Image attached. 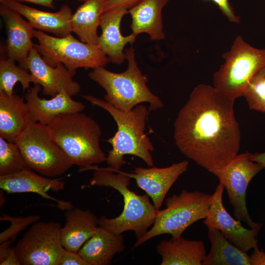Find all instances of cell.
<instances>
[{
	"label": "cell",
	"instance_id": "obj_12",
	"mask_svg": "<svg viewBox=\"0 0 265 265\" xmlns=\"http://www.w3.org/2000/svg\"><path fill=\"white\" fill-rule=\"evenodd\" d=\"M224 189L223 184L219 182L212 194L211 207L203 222L207 227L218 229L230 241L247 252L258 246V233L243 227L240 221L233 218L227 211L223 203Z\"/></svg>",
	"mask_w": 265,
	"mask_h": 265
},
{
	"label": "cell",
	"instance_id": "obj_13",
	"mask_svg": "<svg viewBox=\"0 0 265 265\" xmlns=\"http://www.w3.org/2000/svg\"><path fill=\"white\" fill-rule=\"evenodd\" d=\"M19 65L33 75L37 84L42 87L44 95L53 97L65 90L73 96L81 90L79 83L73 79L75 73L69 71L61 63L55 67L49 65L34 48Z\"/></svg>",
	"mask_w": 265,
	"mask_h": 265
},
{
	"label": "cell",
	"instance_id": "obj_19",
	"mask_svg": "<svg viewBox=\"0 0 265 265\" xmlns=\"http://www.w3.org/2000/svg\"><path fill=\"white\" fill-rule=\"evenodd\" d=\"M0 15L6 32L7 57L20 65L33 48L32 38L34 29L19 13L1 4Z\"/></svg>",
	"mask_w": 265,
	"mask_h": 265
},
{
	"label": "cell",
	"instance_id": "obj_17",
	"mask_svg": "<svg viewBox=\"0 0 265 265\" xmlns=\"http://www.w3.org/2000/svg\"><path fill=\"white\" fill-rule=\"evenodd\" d=\"M128 13L125 6H117L104 11L101 16L100 27L101 35L97 46L108 58L109 61L120 65L126 60L124 47L128 44H133L136 36L132 33L123 36L120 25L123 16Z\"/></svg>",
	"mask_w": 265,
	"mask_h": 265
},
{
	"label": "cell",
	"instance_id": "obj_21",
	"mask_svg": "<svg viewBox=\"0 0 265 265\" xmlns=\"http://www.w3.org/2000/svg\"><path fill=\"white\" fill-rule=\"evenodd\" d=\"M125 247L122 234L112 233L99 226L78 253L89 265H109L115 254L123 252Z\"/></svg>",
	"mask_w": 265,
	"mask_h": 265
},
{
	"label": "cell",
	"instance_id": "obj_40",
	"mask_svg": "<svg viewBox=\"0 0 265 265\" xmlns=\"http://www.w3.org/2000/svg\"><path fill=\"white\" fill-rule=\"evenodd\" d=\"M77 0L80 2H84L85 1L87 0Z\"/></svg>",
	"mask_w": 265,
	"mask_h": 265
},
{
	"label": "cell",
	"instance_id": "obj_16",
	"mask_svg": "<svg viewBox=\"0 0 265 265\" xmlns=\"http://www.w3.org/2000/svg\"><path fill=\"white\" fill-rule=\"evenodd\" d=\"M64 187V181L42 176L27 167L11 174L0 176V188L7 193H35L43 198L57 202L61 210H67L74 207L71 203L56 199L47 193L50 190L58 191Z\"/></svg>",
	"mask_w": 265,
	"mask_h": 265
},
{
	"label": "cell",
	"instance_id": "obj_33",
	"mask_svg": "<svg viewBox=\"0 0 265 265\" xmlns=\"http://www.w3.org/2000/svg\"><path fill=\"white\" fill-rule=\"evenodd\" d=\"M141 0H107L103 7L102 12L117 6H125L128 9Z\"/></svg>",
	"mask_w": 265,
	"mask_h": 265
},
{
	"label": "cell",
	"instance_id": "obj_32",
	"mask_svg": "<svg viewBox=\"0 0 265 265\" xmlns=\"http://www.w3.org/2000/svg\"><path fill=\"white\" fill-rule=\"evenodd\" d=\"M218 6L222 13L232 22L239 23V18L237 16L230 4L229 0H212Z\"/></svg>",
	"mask_w": 265,
	"mask_h": 265
},
{
	"label": "cell",
	"instance_id": "obj_26",
	"mask_svg": "<svg viewBox=\"0 0 265 265\" xmlns=\"http://www.w3.org/2000/svg\"><path fill=\"white\" fill-rule=\"evenodd\" d=\"M207 228L211 248L202 265H250L247 252L230 241L218 229Z\"/></svg>",
	"mask_w": 265,
	"mask_h": 265
},
{
	"label": "cell",
	"instance_id": "obj_30",
	"mask_svg": "<svg viewBox=\"0 0 265 265\" xmlns=\"http://www.w3.org/2000/svg\"><path fill=\"white\" fill-rule=\"evenodd\" d=\"M40 219V217L37 215H28L26 217H15L2 214L0 217V221H8L10 225L0 233V243L10 240L13 241L20 232L29 225L39 221Z\"/></svg>",
	"mask_w": 265,
	"mask_h": 265
},
{
	"label": "cell",
	"instance_id": "obj_39",
	"mask_svg": "<svg viewBox=\"0 0 265 265\" xmlns=\"http://www.w3.org/2000/svg\"><path fill=\"white\" fill-rule=\"evenodd\" d=\"M6 202V199L5 198L3 193L0 191V207L2 206Z\"/></svg>",
	"mask_w": 265,
	"mask_h": 265
},
{
	"label": "cell",
	"instance_id": "obj_3",
	"mask_svg": "<svg viewBox=\"0 0 265 265\" xmlns=\"http://www.w3.org/2000/svg\"><path fill=\"white\" fill-rule=\"evenodd\" d=\"M86 170H93L91 186H109L117 190L123 198V210L120 215L108 218L102 215L99 226L112 233L121 234L128 231L134 233L136 239L142 238L154 223L158 211L146 194L138 195L129 186L131 178L125 172L113 171L109 167L92 165Z\"/></svg>",
	"mask_w": 265,
	"mask_h": 265
},
{
	"label": "cell",
	"instance_id": "obj_11",
	"mask_svg": "<svg viewBox=\"0 0 265 265\" xmlns=\"http://www.w3.org/2000/svg\"><path fill=\"white\" fill-rule=\"evenodd\" d=\"M249 156V152L237 154L216 177L227 191L234 217L259 233L263 224L254 222L251 218L246 206V196L250 182L264 168L251 160Z\"/></svg>",
	"mask_w": 265,
	"mask_h": 265
},
{
	"label": "cell",
	"instance_id": "obj_9",
	"mask_svg": "<svg viewBox=\"0 0 265 265\" xmlns=\"http://www.w3.org/2000/svg\"><path fill=\"white\" fill-rule=\"evenodd\" d=\"M33 38L38 41L33 48L49 65L63 64L75 73L80 68L94 69L104 67L109 62L107 56L98 48L75 38L72 34L58 37L34 29Z\"/></svg>",
	"mask_w": 265,
	"mask_h": 265
},
{
	"label": "cell",
	"instance_id": "obj_41",
	"mask_svg": "<svg viewBox=\"0 0 265 265\" xmlns=\"http://www.w3.org/2000/svg\"></svg>",
	"mask_w": 265,
	"mask_h": 265
},
{
	"label": "cell",
	"instance_id": "obj_29",
	"mask_svg": "<svg viewBox=\"0 0 265 265\" xmlns=\"http://www.w3.org/2000/svg\"><path fill=\"white\" fill-rule=\"evenodd\" d=\"M243 96L250 109L265 112V67L252 78Z\"/></svg>",
	"mask_w": 265,
	"mask_h": 265
},
{
	"label": "cell",
	"instance_id": "obj_35",
	"mask_svg": "<svg viewBox=\"0 0 265 265\" xmlns=\"http://www.w3.org/2000/svg\"><path fill=\"white\" fill-rule=\"evenodd\" d=\"M0 265H21L14 247H11L6 258L1 263Z\"/></svg>",
	"mask_w": 265,
	"mask_h": 265
},
{
	"label": "cell",
	"instance_id": "obj_14",
	"mask_svg": "<svg viewBox=\"0 0 265 265\" xmlns=\"http://www.w3.org/2000/svg\"><path fill=\"white\" fill-rule=\"evenodd\" d=\"M188 164V161L185 160L163 168L136 167L132 172L125 173L135 180L137 186L149 196L159 211L169 190L187 170Z\"/></svg>",
	"mask_w": 265,
	"mask_h": 265
},
{
	"label": "cell",
	"instance_id": "obj_38",
	"mask_svg": "<svg viewBox=\"0 0 265 265\" xmlns=\"http://www.w3.org/2000/svg\"><path fill=\"white\" fill-rule=\"evenodd\" d=\"M249 157L251 160L261 164L265 169V152L250 153Z\"/></svg>",
	"mask_w": 265,
	"mask_h": 265
},
{
	"label": "cell",
	"instance_id": "obj_20",
	"mask_svg": "<svg viewBox=\"0 0 265 265\" xmlns=\"http://www.w3.org/2000/svg\"><path fill=\"white\" fill-rule=\"evenodd\" d=\"M65 217L61 230L62 244L66 249L78 252L96 232L99 218L89 209L74 207L66 211Z\"/></svg>",
	"mask_w": 265,
	"mask_h": 265
},
{
	"label": "cell",
	"instance_id": "obj_5",
	"mask_svg": "<svg viewBox=\"0 0 265 265\" xmlns=\"http://www.w3.org/2000/svg\"><path fill=\"white\" fill-rule=\"evenodd\" d=\"M125 53L128 67L124 72L115 73L101 67L90 72L89 78L105 90L104 100L120 110L130 111L142 103H149L150 111L162 108L163 104L160 98L147 85V77L138 67L133 47Z\"/></svg>",
	"mask_w": 265,
	"mask_h": 265
},
{
	"label": "cell",
	"instance_id": "obj_7",
	"mask_svg": "<svg viewBox=\"0 0 265 265\" xmlns=\"http://www.w3.org/2000/svg\"><path fill=\"white\" fill-rule=\"evenodd\" d=\"M222 57L225 62L213 75V86L235 100L243 96L250 80L265 67V49L255 48L238 36Z\"/></svg>",
	"mask_w": 265,
	"mask_h": 265
},
{
	"label": "cell",
	"instance_id": "obj_2",
	"mask_svg": "<svg viewBox=\"0 0 265 265\" xmlns=\"http://www.w3.org/2000/svg\"><path fill=\"white\" fill-rule=\"evenodd\" d=\"M82 97L92 105L106 110L117 124L116 132L107 140L112 146L106 157L108 167L113 171L120 170L126 163L124 157L127 155L137 157L148 166H153L151 152L155 148L145 132L146 120L150 111L145 106L139 104L130 111L125 112L94 96L83 95Z\"/></svg>",
	"mask_w": 265,
	"mask_h": 265
},
{
	"label": "cell",
	"instance_id": "obj_23",
	"mask_svg": "<svg viewBox=\"0 0 265 265\" xmlns=\"http://www.w3.org/2000/svg\"><path fill=\"white\" fill-rule=\"evenodd\" d=\"M169 0H141L128 9L131 16L132 33H145L153 40L165 38L162 10Z\"/></svg>",
	"mask_w": 265,
	"mask_h": 265
},
{
	"label": "cell",
	"instance_id": "obj_25",
	"mask_svg": "<svg viewBox=\"0 0 265 265\" xmlns=\"http://www.w3.org/2000/svg\"><path fill=\"white\" fill-rule=\"evenodd\" d=\"M107 0H87L72 14V32L75 33L81 41L98 45V27L100 26L103 8Z\"/></svg>",
	"mask_w": 265,
	"mask_h": 265
},
{
	"label": "cell",
	"instance_id": "obj_10",
	"mask_svg": "<svg viewBox=\"0 0 265 265\" xmlns=\"http://www.w3.org/2000/svg\"><path fill=\"white\" fill-rule=\"evenodd\" d=\"M58 222L37 221L14 247L22 265H59L64 247Z\"/></svg>",
	"mask_w": 265,
	"mask_h": 265
},
{
	"label": "cell",
	"instance_id": "obj_4",
	"mask_svg": "<svg viewBox=\"0 0 265 265\" xmlns=\"http://www.w3.org/2000/svg\"><path fill=\"white\" fill-rule=\"evenodd\" d=\"M47 127L53 141L82 170L106 161L100 144L101 129L90 116L81 112L61 114Z\"/></svg>",
	"mask_w": 265,
	"mask_h": 265
},
{
	"label": "cell",
	"instance_id": "obj_8",
	"mask_svg": "<svg viewBox=\"0 0 265 265\" xmlns=\"http://www.w3.org/2000/svg\"><path fill=\"white\" fill-rule=\"evenodd\" d=\"M27 168L49 178L66 173L73 165L52 140L47 126L29 122L15 142Z\"/></svg>",
	"mask_w": 265,
	"mask_h": 265
},
{
	"label": "cell",
	"instance_id": "obj_1",
	"mask_svg": "<svg viewBox=\"0 0 265 265\" xmlns=\"http://www.w3.org/2000/svg\"><path fill=\"white\" fill-rule=\"evenodd\" d=\"M235 101L214 86L200 84L174 121V139L179 151L215 176L239 151Z\"/></svg>",
	"mask_w": 265,
	"mask_h": 265
},
{
	"label": "cell",
	"instance_id": "obj_18",
	"mask_svg": "<svg viewBox=\"0 0 265 265\" xmlns=\"http://www.w3.org/2000/svg\"><path fill=\"white\" fill-rule=\"evenodd\" d=\"M2 4L17 12L35 30L53 34L58 37L72 33L71 20L73 14L70 6L63 4L54 12L42 11L14 0H0Z\"/></svg>",
	"mask_w": 265,
	"mask_h": 265
},
{
	"label": "cell",
	"instance_id": "obj_15",
	"mask_svg": "<svg viewBox=\"0 0 265 265\" xmlns=\"http://www.w3.org/2000/svg\"><path fill=\"white\" fill-rule=\"evenodd\" d=\"M41 86L34 84L25 95L29 122L48 125L56 116L63 114L82 111L85 105L72 98L65 90L50 99L41 98Z\"/></svg>",
	"mask_w": 265,
	"mask_h": 265
},
{
	"label": "cell",
	"instance_id": "obj_34",
	"mask_svg": "<svg viewBox=\"0 0 265 265\" xmlns=\"http://www.w3.org/2000/svg\"><path fill=\"white\" fill-rule=\"evenodd\" d=\"M249 256L250 265H265V252L260 250L258 246L255 247Z\"/></svg>",
	"mask_w": 265,
	"mask_h": 265
},
{
	"label": "cell",
	"instance_id": "obj_24",
	"mask_svg": "<svg viewBox=\"0 0 265 265\" xmlns=\"http://www.w3.org/2000/svg\"><path fill=\"white\" fill-rule=\"evenodd\" d=\"M29 122L24 98L0 91V136L15 142Z\"/></svg>",
	"mask_w": 265,
	"mask_h": 265
},
{
	"label": "cell",
	"instance_id": "obj_22",
	"mask_svg": "<svg viewBox=\"0 0 265 265\" xmlns=\"http://www.w3.org/2000/svg\"><path fill=\"white\" fill-rule=\"evenodd\" d=\"M156 250L161 257L160 265H202L207 255L203 241L182 236L161 240Z\"/></svg>",
	"mask_w": 265,
	"mask_h": 265
},
{
	"label": "cell",
	"instance_id": "obj_36",
	"mask_svg": "<svg viewBox=\"0 0 265 265\" xmlns=\"http://www.w3.org/2000/svg\"><path fill=\"white\" fill-rule=\"evenodd\" d=\"M12 241V240H10L0 243V263L2 262L7 257L11 248L10 245Z\"/></svg>",
	"mask_w": 265,
	"mask_h": 265
},
{
	"label": "cell",
	"instance_id": "obj_37",
	"mask_svg": "<svg viewBox=\"0 0 265 265\" xmlns=\"http://www.w3.org/2000/svg\"><path fill=\"white\" fill-rule=\"evenodd\" d=\"M19 2H26L35 4L40 5L50 8H54V0H14Z\"/></svg>",
	"mask_w": 265,
	"mask_h": 265
},
{
	"label": "cell",
	"instance_id": "obj_31",
	"mask_svg": "<svg viewBox=\"0 0 265 265\" xmlns=\"http://www.w3.org/2000/svg\"><path fill=\"white\" fill-rule=\"evenodd\" d=\"M59 265H89L78 252L68 250L64 248Z\"/></svg>",
	"mask_w": 265,
	"mask_h": 265
},
{
	"label": "cell",
	"instance_id": "obj_6",
	"mask_svg": "<svg viewBox=\"0 0 265 265\" xmlns=\"http://www.w3.org/2000/svg\"><path fill=\"white\" fill-rule=\"evenodd\" d=\"M212 199V194L186 189L167 198L166 208L158 211L152 228L136 240L133 249L162 234H170L173 238L181 237L189 226L207 217Z\"/></svg>",
	"mask_w": 265,
	"mask_h": 265
},
{
	"label": "cell",
	"instance_id": "obj_28",
	"mask_svg": "<svg viewBox=\"0 0 265 265\" xmlns=\"http://www.w3.org/2000/svg\"><path fill=\"white\" fill-rule=\"evenodd\" d=\"M26 167L16 143L0 136V176L18 172Z\"/></svg>",
	"mask_w": 265,
	"mask_h": 265
},
{
	"label": "cell",
	"instance_id": "obj_27",
	"mask_svg": "<svg viewBox=\"0 0 265 265\" xmlns=\"http://www.w3.org/2000/svg\"><path fill=\"white\" fill-rule=\"evenodd\" d=\"M0 59V91L8 95L14 94L13 89L17 82L22 85L23 91L28 89L31 83L37 84L35 78L27 70L16 64L13 60L4 57L1 49Z\"/></svg>",
	"mask_w": 265,
	"mask_h": 265
}]
</instances>
